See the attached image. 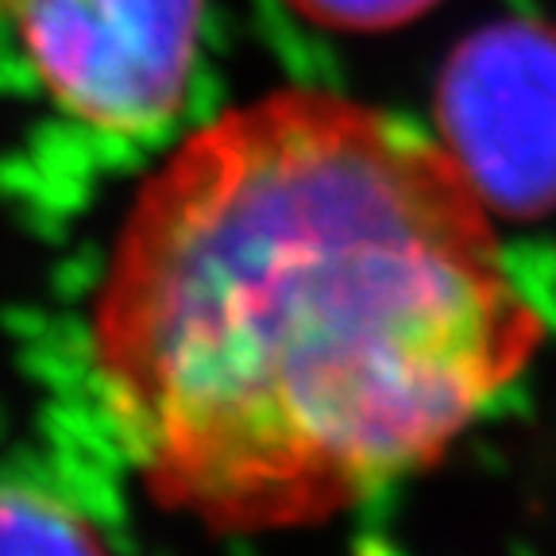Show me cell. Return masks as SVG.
<instances>
[{"label": "cell", "mask_w": 556, "mask_h": 556, "mask_svg": "<svg viewBox=\"0 0 556 556\" xmlns=\"http://www.w3.org/2000/svg\"><path fill=\"white\" fill-rule=\"evenodd\" d=\"M545 325L448 151L278 89L155 170L93 305V375L148 491L213 530L317 526L448 448Z\"/></svg>", "instance_id": "6da1fadb"}, {"label": "cell", "mask_w": 556, "mask_h": 556, "mask_svg": "<svg viewBox=\"0 0 556 556\" xmlns=\"http://www.w3.org/2000/svg\"><path fill=\"white\" fill-rule=\"evenodd\" d=\"M0 16L70 121L143 139L182 109L205 0H12Z\"/></svg>", "instance_id": "7a4b0ae2"}, {"label": "cell", "mask_w": 556, "mask_h": 556, "mask_svg": "<svg viewBox=\"0 0 556 556\" xmlns=\"http://www.w3.org/2000/svg\"><path fill=\"white\" fill-rule=\"evenodd\" d=\"M437 143L491 213L556 205V27L506 20L464 39L437 81Z\"/></svg>", "instance_id": "3957f363"}, {"label": "cell", "mask_w": 556, "mask_h": 556, "mask_svg": "<svg viewBox=\"0 0 556 556\" xmlns=\"http://www.w3.org/2000/svg\"><path fill=\"white\" fill-rule=\"evenodd\" d=\"M0 556H109L86 518L66 503L31 491L0 486Z\"/></svg>", "instance_id": "277c9868"}, {"label": "cell", "mask_w": 556, "mask_h": 556, "mask_svg": "<svg viewBox=\"0 0 556 556\" xmlns=\"http://www.w3.org/2000/svg\"><path fill=\"white\" fill-rule=\"evenodd\" d=\"M287 4L329 31H391L433 9L437 0H287Z\"/></svg>", "instance_id": "5b68a950"}, {"label": "cell", "mask_w": 556, "mask_h": 556, "mask_svg": "<svg viewBox=\"0 0 556 556\" xmlns=\"http://www.w3.org/2000/svg\"><path fill=\"white\" fill-rule=\"evenodd\" d=\"M9 4H12V0H0V12H4V9H9Z\"/></svg>", "instance_id": "8992f818"}]
</instances>
